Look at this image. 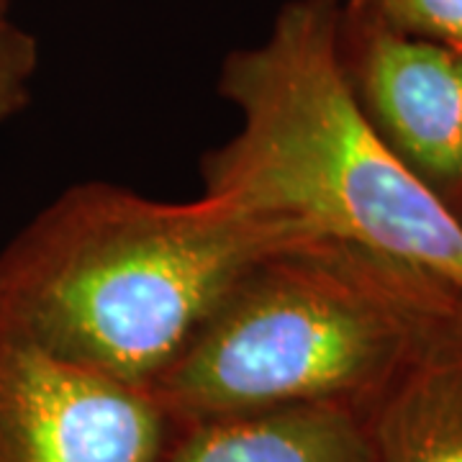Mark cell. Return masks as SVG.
<instances>
[{
    "mask_svg": "<svg viewBox=\"0 0 462 462\" xmlns=\"http://www.w3.org/2000/svg\"><path fill=\"white\" fill-rule=\"evenodd\" d=\"M298 239L314 236L206 193L80 182L0 252V327L152 391L249 264Z\"/></svg>",
    "mask_w": 462,
    "mask_h": 462,
    "instance_id": "obj_1",
    "label": "cell"
},
{
    "mask_svg": "<svg viewBox=\"0 0 462 462\" xmlns=\"http://www.w3.org/2000/svg\"><path fill=\"white\" fill-rule=\"evenodd\" d=\"M339 26L342 0H291L257 44L226 54L218 96L239 126L203 154L200 193L462 291V218L365 118Z\"/></svg>",
    "mask_w": 462,
    "mask_h": 462,
    "instance_id": "obj_2",
    "label": "cell"
},
{
    "mask_svg": "<svg viewBox=\"0 0 462 462\" xmlns=\"http://www.w3.org/2000/svg\"><path fill=\"white\" fill-rule=\"evenodd\" d=\"M462 291L401 264L298 239L239 275L154 396L185 427L218 416L380 396Z\"/></svg>",
    "mask_w": 462,
    "mask_h": 462,
    "instance_id": "obj_3",
    "label": "cell"
},
{
    "mask_svg": "<svg viewBox=\"0 0 462 462\" xmlns=\"http://www.w3.org/2000/svg\"><path fill=\"white\" fill-rule=\"evenodd\" d=\"M178 430L154 391L0 327V462H160Z\"/></svg>",
    "mask_w": 462,
    "mask_h": 462,
    "instance_id": "obj_4",
    "label": "cell"
},
{
    "mask_svg": "<svg viewBox=\"0 0 462 462\" xmlns=\"http://www.w3.org/2000/svg\"><path fill=\"white\" fill-rule=\"evenodd\" d=\"M339 51L370 126L462 218V51L345 18Z\"/></svg>",
    "mask_w": 462,
    "mask_h": 462,
    "instance_id": "obj_5",
    "label": "cell"
},
{
    "mask_svg": "<svg viewBox=\"0 0 462 462\" xmlns=\"http://www.w3.org/2000/svg\"><path fill=\"white\" fill-rule=\"evenodd\" d=\"M365 424L375 462H462V309L421 339Z\"/></svg>",
    "mask_w": 462,
    "mask_h": 462,
    "instance_id": "obj_6",
    "label": "cell"
},
{
    "mask_svg": "<svg viewBox=\"0 0 462 462\" xmlns=\"http://www.w3.org/2000/svg\"><path fill=\"white\" fill-rule=\"evenodd\" d=\"M160 462H375V455L363 411L309 403L185 424Z\"/></svg>",
    "mask_w": 462,
    "mask_h": 462,
    "instance_id": "obj_7",
    "label": "cell"
},
{
    "mask_svg": "<svg viewBox=\"0 0 462 462\" xmlns=\"http://www.w3.org/2000/svg\"><path fill=\"white\" fill-rule=\"evenodd\" d=\"M342 18L462 51V0H342Z\"/></svg>",
    "mask_w": 462,
    "mask_h": 462,
    "instance_id": "obj_8",
    "label": "cell"
},
{
    "mask_svg": "<svg viewBox=\"0 0 462 462\" xmlns=\"http://www.w3.org/2000/svg\"><path fill=\"white\" fill-rule=\"evenodd\" d=\"M36 69V39L11 18V11H0V126L29 106Z\"/></svg>",
    "mask_w": 462,
    "mask_h": 462,
    "instance_id": "obj_9",
    "label": "cell"
},
{
    "mask_svg": "<svg viewBox=\"0 0 462 462\" xmlns=\"http://www.w3.org/2000/svg\"><path fill=\"white\" fill-rule=\"evenodd\" d=\"M0 11H11V0H0Z\"/></svg>",
    "mask_w": 462,
    "mask_h": 462,
    "instance_id": "obj_10",
    "label": "cell"
}]
</instances>
